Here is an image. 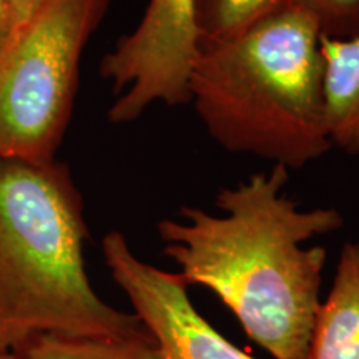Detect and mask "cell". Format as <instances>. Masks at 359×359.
Here are the masks:
<instances>
[{
    "instance_id": "8fae6325",
    "label": "cell",
    "mask_w": 359,
    "mask_h": 359,
    "mask_svg": "<svg viewBox=\"0 0 359 359\" xmlns=\"http://www.w3.org/2000/svg\"><path fill=\"white\" fill-rule=\"evenodd\" d=\"M316 22L323 39L348 40L359 35V0H290Z\"/></svg>"
},
{
    "instance_id": "3957f363",
    "label": "cell",
    "mask_w": 359,
    "mask_h": 359,
    "mask_svg": "<svg viewBox=\"0 0 359 359\" xmlns=\"http://www.w3.org/2000/svg\"><path fill=\"white\" fill-rule=\"evenodd\" d=\"M323 79L316 22L286 7L236 37L201 47L188 90L219 147L299 170L333 148Z\"/></svg>"
},
{
    "instance_id": "7a4b0ae2",
    "label": "cell",
    "mask_w": 359,
    "mask_h": 359,
    "mask_svg": "<svg viewBox=\"0 0 359 359\" xmlns=\"http://www.w3.org/2000/svg\"><path fill=\"white\" fill-rule=\"evenodd\" d=\"M82 193L70 168L0 160V353L39 333L128 338L148 333L135 313L90 285Z\"/></svg>"
},
{
    "instance_id": "9c48e42d",
    "label": "cell",
    "mask_w": 359,
    "mask_h": 359,
    "mask_svg": "<svg viewBox=\"0 0 359 359\" xmlns=\"http://www.w3.org/2000/svg\"><path fill=\"white\" fill-rule=\"evenodd\" d=\"M12 353L17 359H165L150 331L128 338L39 333L25 339Z\"/></svg>"
},
{
    "instance_id": "5b68a950",
    "label": "cell",
    "mask_w": 359,
    "mask_h": 359,
    "mask_svg": "<svg viewBox=\"0 0 359 359\" xmlns=\"http://www.w3.org/2000/svg\"><path fill=\"white\" fill-rule=\"evenodd\" d=\"M200 50L196 0H150L140 24L100 62L115 95L110 122L132 123L155 103H190L188 82Z\"/></svg>"
},
{
    "instance_id": "5bb4252c",
    "label": "cell",
    "mask_w": 359,
    "mask_h": 359,
    "mask_svg": "<svg viewBox=\"0 0 359 359\" xmlns=\"http://www.w3.org/2000/svg\"><path fill=\"white\" fill-rule=\"evenodd\" d=\"M0 359H17V358L12 351H2L0 353Z\"/></svg>"
},
{
    "instance_id": "8992f818",
    "label": "cell",
    "mask_w": 359,
    "mask_h": 359,
    "mask_svg": "<svg viewBox=\"0 0 359 359\" xmlns=\"http://www.w3.org/2000/svg\"><path fill=\"white\" fill-rule=\"evenodd\" d=\"M111 278L154 336L165 359H255L218 333L193 306L188 285L178 273L148 264L120 231L102 240Z\"/></svg>"
},
{
    "instance_id": "ba28073f",
    "label": "cell",
    "mask_w": 359,
    "mask_h": 359,
    "mask_svg": "<svg viewBox=\"0 0 359 359\" xmlns=\"http://www.w3.org/2000/svg\"><path fill=\"white\" fill-rule=\"evenodd\" d=\"M321 55L331 145L359 158V35L348 40L321 37Z\"/></svg>"
},
{
    "instance_id": "52a82bcc",
    "label": "cell",
    "mask_w": 359,
    "mask_h": 359,
    "mask_svg": "<svg viewBox=\"0 0 359 359\" xmlns=\"http://www.w3.org/2000/svg\"><path fill=\"white\" fill-rule=\"evenodd\" d=\"M308 359H359V243H344L314 320Z\"/></svg>"
},
{
    "instance_id": "7c38bea8",
    "label": "cell",
    "mask_w": 359,
    "mask_h": 359,
    "mask_svg": "<svg viewBox=\"0 0 359 359\" xmlns=\"http://www.w3.org/2000/svg\"><path fill=\"white\" fill-rule=\"evenodd\" d=\"M20 22L12 0H0V50L12 37L13 30L19 27Z\"/></svg>"
},
{
    "instance_id": "6da1fadb",
    "label": "cell",
    "mask_w": 359,
    "mask_h": 359,
    "mask_svg": "<svg viewBox=\"0 0 359 359\" xmlns=\"http://www.w3.org/2000/svg\"><path fill=\"white\" fill-rule=\"evenodd\" d=\"M288 182L290 170L271 165L222 188L219 215L182 206L156 230L183 281L213 291L251 341L275 359H308L326 250L304 243L338 230L343 217L302 210Z\"/></svg>"
},
{
    "instance_id": "4fadbf2b",
    "label": "cell",
    "mask_w": 359,
    "mask_h": 359,
    "mask_svg": "<svg viewBox=\"0 0 359 359\" xmlns=\"http://www.w3.org/2000/svg\"><path fill=\"white\" fill-rule=\"evenodd\" d=\"M13 8H15L17 15H19L20 20H24L30 12L34 11V7L37 6L39 0H12Z\"/></svg>"
},
{
    "instance_id": "277c9868",
    "label": "cell",
    "mask_w": 359,
    "mask_h": 359,
    "mask_svg": "<svg viewBox=\"0 0 359 359\" xmlns=\"http://www.w3.org/2000/svg\"><path fill=\"white\" fill-rule=\"evenodd\" d=\"M111 0H39L0 50V160L52 161L74 114L80 64Z\"/></svg>"
},
{
    "instance_id": "30bf717a",
    "label": "cell",
    "mask_w": 359,
    "mask_h": 359,
    "mask_svg": "<svg viewBox=\"0 0 359 359\" xmlns=\"http://www.w3.org/2000/svg\"><path fill=\"white\" fill-rule=\"evenodd\" d=\"M290 7V0H196L201 47L230 40Z\"/></svg>"
}]
</instances>
